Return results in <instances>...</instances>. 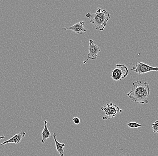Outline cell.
Masks as SVG:
<instances>
[{
  "label": "cell",
  "mask_w": 158,
  "mask_h": 156,
  "mask_svg": "<svg viewBox=\"0 0 158 156\" xmlns=\"http://www.w3.org/2000/svg\"><path fill=\"white\" fill-rule=\"evenodd\" d=\"M5 138L4 136H0V141H1V140H2V139H4Z\"/></svg>",
  "instance_id": "15"
},
{
  "label": "cell",
  "mask_w": 158,
  "mask_h": 156,
  "mask_svg": "<svg viewBox=\"0 0 158 156\" xmlns=\"http://www.w3.org/2000/svg\"><path fill=\"white\" fill-rule=\"evenodd\" d=\"M85 22L84 21H81L76 23L74 25L70 27H64L63 29L64 30H71L73 31L75 33L78 34H82L83 32H86V30L84 27V25Z\"/></svg>",
  "instance_id": "7"
},
{
  "label": "cell",
  "mask_w": 158,
  "mask_h": 156,
  "mask_svg": "<svg viewBox=\"0 0 158 156\" xmlns=\"http://www.w3.org/2000/svg\"><path fill=\"white\" fill-rule=\"evenodd\" d=\"M54 142H55V146L57 151H58L60 156H64V148L65 147V144L59 143L57 140V135L55 133H54L53 136Z\"/></svg>",
  "instance_id": "9"
},
{
  "label": "cell",
  "mask_w": 158,
  "mask_h": 156,
  "mask_svg": "<svg viewBox=\"0 0 158 156\" xmlns=\"http://www.w3.org/2000/svg\"><path fill=\"white\" fill-rule=\"evenodd\" d=\"M131 70L138 73L140 75L141 74H146L150 72H157V67H153L144 64L143 62H137L133 65Z\"/></svg>",
  "instance_id": "5"
},
{
  "label": "cell",
  "mask_w": 158,
  "mask_h": 156,
  "mask_svg": "<svg viewBox=\"0 0 158 156\" xmlns=\"http://www.w3.org/2000/svg\"><path fill=\"white\" fill-rule=\"evenodd\" d=\"M100 49L98 45H95L93 40L90 39L89 40V54L88 58L86 61H84V64H85L89 60L94 61L96 60L98 54L99 52H101Z\"/></svg>",
  "instance_id": "6"
},
{
  "label": "cell",
  "mask_w": 158,
  "mask_h": 156,
  "mask_svg": "<svg viewBox=\"0 0 158 156\" xmlns=\"http://www.w3.org/2000/svg\"><path fill=\"white\" fill-rule=\"evenodd\" d=\"M26 135L25 132H20L18 134H16L15 136H12L9 140L4 141L3 143L1 144V145H6L10 143H13V144H17L20 143L23 138H24Z\"/></svg>",
  "instance_id": "8"
},
{
  "label": "cell",
  "mask_w": 158,
  "mask_h": 156,
  "mask_svg": "<svg viewBox=\"0 0 158 156\" xmlns=\"http://www.w3.org/2000/svg\"><path fill=\"white\" fill-rule=\"evenodd\" d=\"M102 111L104 112L105 114L107 117L103 116V120H107L109 118H113L116 116L118 113H121L123 110L120 109L118 106L114 104L113 103L106 104V106L101 108Z\"/></svg>",
  "instance_id": "3"
},
{
  "label": "cell",
  "mask_w": 158,
  "mask_h": 156,
  "mask_svg": "<svg viewBox=\"0 0 158 156\" xmlns=\"http://www.w3.org/2000/svg\"><path fill=\"white\" fill-rule=\"evenodd\" d=\"M133 88L127 95L134 102L139 104H147L148 98L150 94V86L147 82L136 81L133 83Z\"/></svg>",
  "instance_id": "1"
},
{
  "label": "cell",
  "mask_w": 158,
  "mask_h": 156,
  "mask_svg": "<svg viewBox=\"0 0 158 156\" xmlns=\"http://www.w3.org/2000/svg\"><path fill=\"white\" fill-rule=\"evenodd\" d=\"M127 125L128 127L131 128H133V129L138 128V127H141V126H142V125L135 122H129V123H127Z\"/></svg>",
  "instance_id": "11"
},
{
  "label": "cell",
  "mask_w": 158,
  "mask_h": 156,
  "mask_svg": "<svg viewBox=\"0 0 158 156\" xmlns=\"http://www.w3.org/2000/svg\"><path fill=\"white\" fill-rule=\"evenodd\" d=\"M47 125H48V122H47V121L45 120L44 121V128L42 132H41L42 140L41 141V143L42 144H44L45 141L51 136V133H50V131L48 129Z\"/></svg>",
  "instance_id": "10"
},
{
  "label": "cell",
  "mask_w": 158,
  "mask_h": 156,
  "mask_svg": "<svg viewBox=\"0 0 158 156\" xmlns=\"http://www.w3.org/2000/svg\"><path fill=\"white\" fill-rule=\"evenodd\" d=\"M118 156H131L127 152H124V153H121Z\"/></svg>",
  "instance_id": "14"
},
{
  "label": "cell",
  "mask_w": 158,
  "mask_h": 156,
  "mask_svg": "<svg viewBox=\"0 0 158 156\" xmlns=\"http://www.w3.org/2000/svg\"><path fill=\"white\" fill-rule=\"evenodd\" d=\"M128 74V69L127 66L121 64L116 65V68L111 73V78L114 80L121 81L125 78Z\"/></svg>",
  "instance_id": "4"
},
{
  "label": "cell",
  "mask_w": 158,
  "mask_h": 156,
  "mask_svg": "<svg viewBox=\"0 0 158 156\" xmlns=\"http://www.w3.org/2000/svg\"><path fill=\"white\" fill-rule=\"evenodd\" d=\"M85 16L90 19V23L94 25L96 30L102 31L105 28L107 23L110 19L108 12L98 8L96 13H88Z\"/></svg>",
  "instance_id": "2"
},
{
  "label": "cell",
  "mask_w": 158,
  "mask_h": 156,
  "mask_svg": "<svg viewBox=\"0 0 158 156\" xmlns=\"http://www.w3.org/2000/svg\"><path fill=\"white\" fill-rule=\"evenodd\" d=\"M73 121L74 124L76 125H78L80 124V122H81V120H80V118L77 117H75L73 118Z\"/></svg>",
  "instance_id": "13"
},
{
  "label": "cell",
  "mask_w": 158,
  "mask_h": 156,
  "mask_svg": "<svg viewBox=\"0 0 158 156\" xmlns=\"http://www.w3.org/2000/svg\"><path fill=\"white\" fill-rule=\"evenodd\" d=\"M152 128L153 133L154 134L157 133L158 131V121H156L152 124Z\"/></svg>",
  "instance_id": "12"
}]
</instances>
